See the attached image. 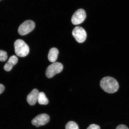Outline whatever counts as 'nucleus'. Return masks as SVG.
<instances>
[{"label": "nucleus", "instance_id": "obj_13", "mask_svg": "<svg viewBox=\"0 0 129 129\" xmlns=\"http://www.w3.org/2000/svg\"><path fill=\"white\" fill-rule=\"evenodd\" d=\"M8 58L7 53L6 51L0 50V61L4 62Z\"/></svg>", "mask_w": 129, "mask_h": 129}, {"label": "nucleus", "instance_id": "obj_4", "mask_svg": "<svg viewBox=\"0 0 129 129\" xmlns=\"http://www.w3.org/2000/svg\"><path fill=\"white\" fill-rule=\"evenodd\" d=\"M35 27L34 22L31 20H27L19 26L18 31L19 35L24 36L33 31Z\"/></svg>", "mask_w": 129, "mask_h": 129}, {"label": "nucleus", "instance_id": "obj_11", "mask_svg": "<svg viewBox=\"0 0 129 129\" xmlns=\"http://www.w3.org/2000/svg\"><path fill=\"white\" fill-rule=\"evenodd\" d=\"M39 104L40 105H46L48 103V100L45 93L43 92H40L39 94L38 100Z\"/></svg>", "mask_w": 129, "mask_h": 129}, {"label": "nucleus", "instance_id": "obj_12", "mask_svg": "<svg viewBox=\"0 0 129 129\" xmlns=\"http://www.w3.org/2000/svg\"><path fill=\"white\" fill-rule=\"evenodd\" d=\"M66 129H79L78 125L76 123L73 121L68 122L66 125Z\"/></svg>", "mask_w": 129, "mask_h": 129}, {"label": "nucleus", "instance_id": "obj_8", "mask_svg": "<svg viewBox=\"0 0 129 129\" xmlns=\"http://www.w3.org/2000/svg\"><path fill=\"white\" fill-rule=\"evenodd\" d=\"M39 92L37 89H34L27 96V101L30 106H33L38 101Z\"/></svg>", "mask_w": 129, "mask_h": 129}, {"label": "nucleus", "instance_id": "obj_1", "mask_svg": "<svg viewBox=\"0 0 129 129\" xmlns=\"http://www.w3.org/2000/svg\"><path fill=\"white\" fill-rule=\"evenodd\" d=\"M100 86L105 92L110 93L116 92L119 87L117 81L113 77L110 76L105 77L102 79Z\"/></svg>", "mask_w": 129, "mask_h": 129}, {"label": "nucleus", "instance_id": "obj_14", "mask_svg": "<svg viewBox=\"0 0 129 129\" xmlns=\"http://www.w3.org/2000/svg\"><path fill=\"white\" fill-rule=\"evenodd\" d=\"M87 129H101V128L99 125L92 124L90 125Z\"/></svg>", "mask_w": 129, "mask_h": 129}, {"label": "nucleus", "instance_id": "obj_9", "mask_svg": "<svg viewBox=\"0 0 129 129\" xmlns=\"http://www.w3.org/2000/svg\"><path fill=\"white\" fill-rule=\"evenodd\" d=\"M18 61V58L17 56L14 55L11 56L4 66V70L7 72L10 71L12 70L14 66L17 64Z\"/></svg>", "mask_w": 129, "mask_h": 129}, {"label": "nucleus", "instance_id": "obj_2", "mask_svg": "<svg viewBox=\"0 0 129 129\" xmlns=\"http://www.w3.org/2000/svg\"><path fill=\"white\" fill-rule=\"evenodd\" d=\"M14 47L16 54L20 57H25L29 52L28 46L22 40H16L14 43Z\"/></svg>", "mask_w": 129, "mask_h": 129}, {"label": "nucleus", "instance_id": "obj_10", "mask_svg": "<svg viewBox=\"0 0 129 129\" xmlns=\"http://www.w3.org/2000/svg\"><path fill=\"white\" fill-rule=\"evenodd\" d=\"M59 51L57 48H53L50 49L48 55V59L50 62H54L57 59Z\"/></svg>", "mask_w": 129, "mask_h": 129}, {"label": "nucleus", "instance_id": "obj_3", "mask_svg": "<svg viewBox=\"0 0 129 129\" xmlns=\"http://www.w3.org/2000/svg\"><path fill=\"white\" fill-rule=\"evenodd\" d=\"M63 69V66L59 62H54L47 68L46 75L48 78H52L56 74L60 73Z\"/></svg>", "mask_w": 129, "mask_h": 129}, {"label": "nucleus", "instance_id": "obj_6", "mask_svg": "<svg viewBox=\"0 0 129 129\" xmlns=\"http://www.w3.org/2000/svg\"><path fill=\"white\" fill-rule=\"evenodd\" d=\"M86 15L84 10L80 9L74 13L72 18V22L74 25L81 24L86 18Z\"/></svg>", "mask_w": 129, "mask_h": 129}, {"label": "nucleus", "instance_id": "obj_15", "mask_svg": "<svg viewBox=\"0 0 129 129\" xmlns=\"http://www.w3.org/2000/svg\"><path fill=\"white\" fill-rule=\"evenodd\" d=\"M116 129H129V128L125 125L121 124L118 126Z\"/></svg>", "mask_w": 129, "mask_h": 129}, {"label": "nucleus", "instance_id": "obj_16", "mask_svg": "<svg viewBox=\"0 0 129 129\" xmlns=\"http://www.w3.org/2000/svg\"><path fill=\"white\" fill-rule=\"evenodd\" d=\"M5 89V88L4 85L0 84V94L4 91Z\"/></svg>", "mask_w": 129, "mask_h": 129}, {"label": "nucleus", "instance_id": "obj_17", "mask_svg": "<svg viewBox=\"0 0 129 129\" xmlns=\"http://www.w3.org/2000/svg\"><path fill=\"white\" fill-rule=\"evenodd\" d=\"M1 1V0H0V1Z\"/></svg>", "mask_w": 129, "mask_h": 129}, {"label": "nucleus", "instance_id": "obj_5", "mask_svg": "<svg viewBox=\"0 0 129 129\" xmlns=\"http://www.w3.org/2000/svg\"><path fill=\"white\" fill-rule=\"evenodd\" d=\"M73 36L76 40L80 43L84 42L87 38V33L84 29L80 26H77L72 32Z\"/></svg>", "mask_w": 129, "mask_h": 129}, {"label": "nucleus", "instance_id": "obj_7", "mask_svg": "<svg viewBox=\"0 0 129 129\" xmlns=\"http://www.w3.org/2000/svg\"><path fill=\"white\" fill-rule=\"evenodd\" d=\"M50 117L47 114H42L37 116L32 120L31 122L34 125L38 127L44 125L50 121Z\"/></svg>", "mask_w": 129, "mask_h": 129}]
</instances>
